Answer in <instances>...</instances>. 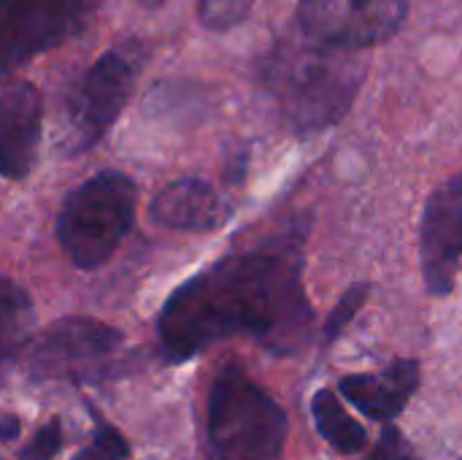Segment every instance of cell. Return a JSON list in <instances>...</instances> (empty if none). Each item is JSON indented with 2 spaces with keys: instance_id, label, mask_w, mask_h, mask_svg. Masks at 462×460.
<instances>
[{
  "instance_id": "6da1fadb",
  "label": "cell",
  "mask_w": 462,
  "mask_h": 460,
  "mask_svg": "<svg viewBox=\"0 0 462 460\" xmlns=\"http://www.w3.org/2000/svg\"><path fill=\"white\" fill-rule=\"evenodd\" d=\"M311 328L300 236L268 239L217 260L173 290L157 317L168 363L230 339H252L271 352L292 355L311 342Z\"/></svg>"
},
{
  "instance_id": "7a4b0ae2",
  "label": "cell",
  "mask_w": 462,
  "mask_h": 460,
  "mask_svg": "<svg viewBox=\"0 0 462 460\" xmlns=\"http://www.w3.org/2000/svg\"><path fill=\"white\" fill-rule=\"evenodd\" d=\"M365 70L360 52L319 43L298 27L263 60V84L290 127L317 133L349 111Z\"/></svg>"
},
{
  "instance_id": "3957f363",
  "label": "cell",
  "mask_w": 462,
  "mask_h": 460,
  "mask_svg": "<svg viewBox=\"0 0 462 460\" xmlns=\"http://www.w3.org/2000/svg\"><path fill=\"white\" fill-rule=\"evenodd\" d=\"M290 423L276 399L244 369L227 366L208 393L214 460H282Z\"/></svg>"
},
{
  "instance_id": "277c9868",
  "label": "cell",
  "mask_w": 462,
  "mask_h": 460,
  "mask_svg": "<svg viewBox=\"0 0 462 460\" xmlns=\"http://www.w3.org/2000/svg\"><path fill=\"white\" fill-rule=\"evenodd\" d=\"M138 187L119 171H100L79 184L57 217V241L81 271L106 266L135 222Z\"/></svg>"
},
{
  "instance_id": "5b68a950",
  "label": "cell",
  "mask_w": 462,
  "mask_h": 460,
  "mask_svg": "<svg viewBox=\"0 0 462 460\" xmlns=\"http://www.w3.org/2000/svg\"><path fill=\"white\" fill-rule=\"evenodd\" d=\"M146 60V46L135 38L103 52L76 81L65 108V144L68 152L95 146L122 114L135 76Z\"/></svg>"
},
{
  "instance_id": "8992f818",
  "label": "cell",
  "mask_w": 462,
  "mask_h": 460,
  "mask_svg": "<svg viewBox=\"0 0 462 460\" xmlns=\"http://www.w3.org/2000/svg\"><path fill=\"white\" fill-rule=\"evenodd\" d=\"M122 342L125 336L114 325L62 317L24 347V371L35 382H89L106 371Z\"/></svg>"
},
{
  "instance_id": "52a82bcc",
  "label": "cell",
  "mask_w": 462,
  "mask_h": 460,
  "mask_svg": "<svg viewBox=\"0 0 462 460\" xmlns=\"http://www.w3.org/2000/svg\"><path fill=\"white\" fill-rule=\"evenodd\" d=\"M100 5L103 0H3L0 35L5 76L35 54L79 35Z\"/></svg>"
},
{
  "instance_id": "ba28073f",
  "label": "cell",
  "mask_w": 462,
  "mask_h": 460,
  "mask_svg": "<svg viewBox=\"0 0 462 460\" xmlns=\"http://www.w3.org/2000/svg\"><path fill=\"white\" fill-rule=\"evenodd\" d=\"M411 0H300L298 27L319 43L363 52L390 41Z\"/></svg>"
},
{
  "instance_id": "9c48e42d",
  "label": "cell",
  "mask_w": 462,
  "mask_h": 460,
  "mask_svg": "<svg viewBox=\"0 0 462 460\" xmlns=\"http://www.w3.org/2000/svg\"><path fill=\"white\" fill-rule=\"evenodd\" d=\"M420 260L428 293L436 298L449 296L462 266V174L439 184L425 203Z\"/></svg>"
},
{
  "instance_id": "30bf717a",
  "label": "cell",
  "mask_w": 462,
  "mask_h": 460,
  "mask_svg": "<svg viewBox=\"0 0 462 460\" xmlns=\"http://www.w3.org/2000/svg\"><path fill=\"white\" fill-rule=\"evenodd\" d=\"M43 106L35 84L5 79L0 92V165L5 179H24L38 157Z\"/></svg>"
},
{
  "instance_id": "8fae6325",
  "label": "cell",
  "mask_w": 462,
  "mask_h": 460,
  "mask_svg": "<svg viewBox=\"0 0 462 460\" xmlns=\"http://www.w3.org/2000/svg\"><path fill=\"white\" fill-rule=\"evenodd\" d=\"M149 217L181 233H206L227 222L230 206L225 198L200 179H179L165 184L149 203Z\"/></svg>"
},
{
  "instance_id": "7c38bea8",
  "label": "cell",
  "mask_w": 462,
  "mask_h": 460,
  "mask_svg": "<svg viewBox=\"0 0 462 460\" xmlns=\"http://www.w3.org/2000/svg\"><path fill=\"white\" fill-rule=\"evenodd\" d=\"M420 388V363L417 361H395L387 371L382 374H352L338 382L341 396L360 409L363 415L390 423L395 420L409 399Z\"/></svg>"
},
{
  "instance_id": "4fadbf2b",
  "label": "cell",
  "mask_w": 462,
  "mask_h": 460,
  "mask_svg": "<svg viewBox=\"0 0 462 460\" xmlns=\"http://www.w3.org/2000/svg\"><path fill=\"white\" fill-rule=\"evenodd\" d=\"M311 418L319 431V437L344 455H357L368 445L365 428L341 407L338 396L328 388L317 390L311 399Z\"/></svg>"
},
{
  "instance_id": "5bb4252c",
  "label": "cell",
  "mask_w": 462,
  "mask_h": 460,
  "mask_svg": "<svg viewBox=\"0 0 462 460\" xmlns=\"http://www.w3.org/2000/svg\"><path fill=\"white\" fill-rule=\"evenodd\" d=\"M32 328V304L30 296L14 285L11 279H3L0 293V331H3V363L11 366L16 350L27 342V333Z\"/></svg>"
},
{
  "instance_id": "9a60e30c",
  "label": "cell",
  "mask_w": 462,
  "mask_h": 460,
  "mask_svg": "<svg viewBox=\"0 0 462 460\" xmlns=\"http://www.w3.org/2000/svg\"><path fill=\"white\" fill-rule=\"evenodd\" d=\"M254 0H198V19L211 33H225L241 24Z\"/></svg>"
},
{
  "instance_id": "2e32d148",
  "label": "cell",
  "mask_w": 462,
  "mask_h": 460,
  "mask_svg": "<svg viewBox=\"0 0 462 460\" xmlns=\"http://www.w3.org/2000/svg\"><path fill=\"white\" fill-rule=\"evenodd\" d=\"M368 296H371V285H365V282L352 285V287L341 296V301L333 306L330 317L325 320V342H328V344L336 342V339L346 331V325H349V323L357 317V312L365 306Z\"/></svg>"
},
{
  "instance_id": "e0dca14e",
  "label": "cell",
  "mask_w": 462,
  "mask_h": 460,
  "mask_svg": "<svg viewBox=\"0 0 462 460\" xmlns=\"http://www.w3.org/2000/svg\"><path fill=\"white\" fill-rule=\"evenodd\" d=\"M127 453H130V445L125 442V437H122L114 426L103 423V420L95 415L92 445H89L87 450H81L73 460H122L127 458Z\"/></svg>"
},
{
  "instance_id": "ac0fdd59",
  "label": "cell",
  "mask_w": 462,
  "mask_h": 460,
  "mask_svg": "<svg viewBox=\"0 0 462 460\" xmlns=\"http://www.w3.org/2000/svg\"><path fill=\"white\" fill-rule=\"evenodd\" d=\"M62 447V426L60 420H49L43 428L35 431V437L19 450V460H51Z\"/></svg>"
},
{
  "instance_id": "d6986e66",
  "label": "cell",
  "mask_w": 462,
  "mask_h": 460,
  "mask_svg": "<svg viewBox=\"0 0 462 460\" xmlns=\"http://www.w3.org/2000/svg\"><path fill=\"white\" fill-rule=\"evenodd\" d=\"M374 460H414V450L395 426H384L382 439L374 447Z\"/></svg>"
},
{
  "instance_id": "ffe728a7",
  "label": "cell",
  "mask_w": 462,
  "mask_h": 460,
  "mask_svg": "<svg viewBox=\"0 0 462 460\" xmlns=\"http://www.w3.org/2000/svg\"><path fill=\"white\" fill-rule=\"evenodd\" d=\"M0 423H3V434H0V437H3L5 442H11V439L19 434V420H16L14 415H8V412H5V415L0 418Z\"/></svg>"
},
{
  "instance_id": "44dd1931",
  "label": "cell",
  "mask_w": 462,
  "mask_h": 460,
  "mask_svg": "<svg viewBox=\"0 0 462 460\" xmlns=\"http://www.w3.org/2000/svg\"><path fill=\"white\" fill-rule=\"evenodd\" d=\"M146 3H149V5H157V3H160V0H146Z\"/></svg>"
}]
</instances>
